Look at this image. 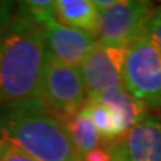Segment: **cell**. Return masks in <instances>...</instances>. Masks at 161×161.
<instances>
[{"label": "cell", "mask_w": 161, "mask_h": 161, "mask_svg": "<svg viewBox=\"0 0 161 161\" xmlns=\"http://www.w3.org/2000/svg\"><path fill=\"white\" fill-rule=\"evenodd\" d=\"M46 54L43 27L26 15L0 28V105L40 98Z\"/></svg>", "instance_id": "6da1fadb"}, {"label": "cell", "mask_w": 161, "mask_h": 161, "mask_svg": "<svg viewBox=\"0 0 161 161\" xmlns=\"http://www.w3.org/2000/svg\"><path fill=\"white\" fill-rule=\"evenodd\" d=\"M0 140L36 161H74L79 157L59 115L42 98L7 103L0 109Z\"/></svg>", "instance_id": "7a4b0ae2"}, {"label": "cell", "mask_w": 161, "mask_h": 161, "mask_svg": "<svg viewBox=\"0 0 161 161\" xmlns=\"http://www.w3.org/2000/svg\"><path fill=\"white\" fill-rule=\"evenodd\" d=\"M124 87L147 108H161V53L147 34L128 46Z\"/></svg>", "instance_id": "3957f363"}, {"label": "cell", "mask_w": 161, "mask_h": 161, "mask_svg": "<svg viewBox=\"0 0 161 161\" xmlns=\"http://www.w3.org/2000/svg\"><path fill=\"white\" fill-rule=\"evenodd\" d=\"M40 98L60 118L78 113L89 99L78 67L60 62L47 51L40 80Z\"/></svg>", "instance_id": "277c9868"}, {"label": "cell", "mask_w": 161, "mask_h": 161, "mask_svg": "<svg viewBox=\"0 0 161 161\" xmlns=\"http://www.w3.org/2000/svg\"><path fill=\"white\" fill-rule=\"evenodd\" d=\"M97 8L98 40L125 47L145 34L153 12L152 4L140 0H114L109 7Z\"/></svg>", "instance_id": "5b68a950"}, {"label": "cell", "mask_w": 161, "mask_h": 161, "mask_svg": "<svg viewBox=\"0 0 161 161\" xmlns=\"http://www.w3.org/2000/svg\"><path fill=\"white\" fill-rule=\"evenodd\" d=\"M128 47L97 40L78 66L89 98L124 87V63Z\"/></svg>", "instance_id": "8992f818"}, {"label": "cell", "mask_w": 161, "mask_h": 161, "mask_svg": "<svg viewBox=\"0 0 161 161\" xmlns=\"http://www.w3.org/2000/svg\"><path fill=\"white\" fill-rule=\"evenodd\" d=\"M47 51L60 62L78 67L90 50L97 43V38L87 31L69 27L58 20L43 27Z\"/></svg>", "instance_id": "52a82bcc"}, {"label": "cell", "mask_w": 161, "mask_h": 161, "mask_svg": "<svg viewBox=\"0 0 161 161\" xmlns=\"http://www.w3.org/2000/svg\"><path fill=\"white\" fill-rule=\"evenodd\" d=\"M126 161H161V122L147 115L122 140Z\"/></svg>", "instance_id": "ba28073f"}, {"label": "cell", "mask_w": 161, "mask_h": 161, "mask_svg": "<svg viewBox=\"0 0 161 161\" xmlns=\"http://www.w3.org/2000/svg\"><path fill=\"white\" fill-rule=\"evenodd\" d=\"M93 98L98 99L99 102L106 105L112 110L121 138L125 137V134L136 124L141 122L148 115V108L142 102H140L138 99H136L130 93H128L125 87L110 90V92L99 94L98 97Z\"/></svg>", "instance_id": "9c48e42d"}, {"label": "cell", "mask_w": 161, "mask_h": 161, "mask_svg": "<svg viewBox=\"0 0 161 161\" xmlns=\"http://www.w3.org/2000/svg\"><path fill=\"white\" fill-rule=\"evenodd\" d=\"M55 11L59 23L97 36L98 8L94 0H57Z\"/></svg>", "instance_id": "30bf717a"}, {"label": "cell", "mask_w": 161, "mask_h": 161, "mask_svg": "<svg viewBox=\"0 0 161 161\" xmlns=\"http://www.w3.org/2000/svg\"><path fill=\"white\" fill-rule=\"evenodd\" d=\"M60 119L63 121L79 156H83L90 150L101 147L102 138L93 125L85 108L80 109L78 113L69 115V117H62Z\"/></svg>", "instance_id": "8fae6325"}, {"label": "cell", "mask_w": 161, "mask_h": 161, "mask_svg": "<svg viewBox=\"0 0 161 161\" xmlns=\"http://www.w3.org/2000/svg\"><path fill=\"white\" fill-rule=\"evenodd\" d=\"M83 108L89 114L95 129L98 130L103 142H112V141H117L121 138L114 115L106 105L99 102L98 99L89 98Z\"/></svg>", "instance_id": "7c38bea8"}, {"label": "cell", "mask_w": 161, "mask_h": 161, "mask_svg": "<svg viewBox=\"0 0 161 161\" xmlns=\"http://www.w3.org/2000/svg\"><path fill=\"white\" fill-rule=\"evenodd\" d=\"M18 4V7L23 9V15L28 16L42 27L57 20L54 0H28V2H20Z\"/></svg>", "instance_id": "4fadbf2b"}, {"label": "cell", "mask_w": 161, "mask_h": 161, "mask_svg": "<svg viewBox=\"0 0 161 161\" xmlns=\"http://www.w3.org/2000/svg\"><path fill=\"white\" fill-rule=\"evenodd\" d=\"M0 161H36L28 153L8 141L0 140Z\"/></svg>", "instance_id": "5bb4252c"}, {"label": "cell", "mask_w": 161, "mask_h": 161, "mask_svg": "<svg viewBox=\"0 0 161 161\" xmlns=\"http://www.w3.org/2000/svg\"><path fill=\"white\" fill-rule=\"evenodd\" d=\"M145 34L161 53V7L153 9L147 23V27H145Z\"/></svg>", "instance_id": "9a60e30c"}, {"label": "cell", "mask_w": 161, "mask_h": 161, "mask_svg": "<svg viewBox=\"0 0 161 161\" xmlns=\"http://www.w3.org/2000/svg\"><path fill=\"white\" fill-rule=\"evenodd\" d=\"M80 157L83 161H112V149L110 145H101Z\"/></svg>", "instance_id": "2e32d148"}, {"label": "cell", "mask_w": 161, "mask_h": 161, "mask_svg": "<svg viewBox=\"0 0 161 161\" xmlns=\"http://www.w3.org/2000/svg\"><path fill=\"white\" fill-rule=\"evenodd\" d=\"M18 3L8 2V0H0V28L8 24L15 18Z\"/></svg>", "instance_id": "e0dca14e"}, {"label": "cell", "mask_w": 161, "mask_h": 161, "mask_svg": "<svg viewBox=\"0 0 161 161\" xmlns=\"http://www.w3.org/2000/svg\"><path fill=\"white\" fill-rule=\"evenodd\" d=\"M110 144V149H112V161H126L124 153V147H122V141H112Z\"/></svg>", "instance_id": "ac0fdd59"}, {"label": "cell", "mask_w": 161, "mask_h": 161, "mask_svg": "<svg viewBox=\"0 0 161 161\" xmlns=\"http://www.w3.org/2000/svg\"><path fill=\"white\" fill-rule=\"evenodd\" d=\"M74 161H83V160H82V157H80V156H79V157H78V158H75Z\"/></svg>", "instance_id": "d6986e66"}]
</instances>
